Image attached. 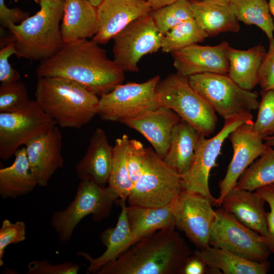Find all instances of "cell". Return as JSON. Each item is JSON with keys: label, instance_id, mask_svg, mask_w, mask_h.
I'll list each match as a JSON object with an SVG mask.
<instances>
[{"label": "cell", "instance_id": "obj_1", "mask_svg": "<svg viewBox=\"0 0 274 274\" xmlns=\"http://www.w3.org/2000/svg\"><path fill=\"white\" fill-rule=\"evenodd\" d=\"M98 44L87 39L64 44L55 55L40 61L37 77L67 78L97 96L109 92L122 84L124 72Z\"/></svg>", "mask_w": 274, "mask_h": 274}, {"label": "cell", "instance_id": "obj_2", "mask_svg": "<svg viewBox=\"0 0 274 274\" xmlns=\"http://www.w3.org/2000/svg\"><path fill=\"white\" fill-rule=\"evenodd\" d=\"M174 222L136 242L95 274H181L193 252Z\"/></svg>", "mask_w": 274, "mask_h": 274}, {"label": "cell", "instance_id": "obj_3", "mask_svg": "<svg viewBox=\"0 0 274 274\" xmlns=\"http://www.w3.org/2000/svg\"><path fill=\"white\" fill-rule=\"evenodd\" d=\"M36 101L61 127L80 128L98 113L97 95L72 80L38 77Z\"/></svg>", "mask_w": 274, "mask_h": 274}, {"label": "cell", "instance_id": "obj_4", "mask_svg": "<svg viewBox=\"0 0 274 274\" xmlns=\"http://www.w3.org/2000/svg\"><path fill=\"white\" fill-rule=\"evenodd\" d=\"M64 0L39 2L40 10L18 24L8 27L13 36L16 55L32 60L48 59L63 47L59 23Z\"/></svg>", "mask_w": 274, "mask_h": 274}, {"label": "cell", "instance_id": "obj_5", "mask_svg": "<svg viewBox=\"0 0 274 274\" xmlns=\"http://www.w3.org/2000/svg\"><path fill=\"white\" fill-rule=\"evenodd\" d=\"M156 93L160 106L170 109L202 135L216 129L217 117L210 105L192 86L187 77L178 73L159 81Z\"/></svg>", "mask_w": 274, "mask_h": 274}, {"label": "cell", "instance_id": "obj_6", "mask_svg": "<svg viewBox=\"0 0 274 274\" xmlns=\"http://www.w3.org/2000/svg\"><path fill=\"white\" fill-rule=\"evenodd\" d=\"M118 199L108 186H100L88 181H80L73 200L63 210L53 212L50 219V225L60 243L67 244L83 218L91 215L95 222L105 219Z\"/></svg>", "mask_w": 274, "mask_h": 274}, {"label": "cell", "instance_id": "obj_7", "mask_svg": "<svg viewBox=\"0 0 274 274\" xmlns=\"http://www.w3.org/2000/svg\"><path fill=\"white\" fill-rule=\"evenodd\" d=\"M182 190L181 175L153 148H146L144 168L127 199L129 206L164 207L171 203Z\"/></svg>", "mask_w": 274, "mask_h": 274}, {"label": "cell", "instance_id": "obj_8", "mask_svg": "<svg viewBox=\"0 0 274 274\" xmlns=\"http://www.w3.org/2000/svg\"><path fill=\"white\" fill-rule=\"evenodd\" d=\"M188 78L193 88L224 119L258 109L257 92L243 88L227 74L203 73Z\"/></svg>", "mask_w": 274, "mask_h": 274}, {"label": "cell", "instance_id": "obj_9", "mask_svg": "<svg viewBox=\"0 0 274 274\" xmlns=\"http://www.w3.org/2000/svg\"><path fill=\"white\" fill-rule=\"evenodd\" d=\"M160 80L156 75L143 83L117 85L100 96L97 115L103 121L121 122L160 107L156 93Z\"/></svg>", "mask_w": 274, "mask_h": 274}, {"label": "cell", "instance_id": "obj_10", "mask_svg": "<svg viewBox=\"0 0 274 274\" xmlns=\"http://www.w3.org/2000/svg\"><path fill=\"white\" fill-rule=\"evenodd\" d=\"M219 132L207 139L200 135L197 142L193 160L188 170L181 175L182 190L201 194L209 198L215 206L216 199L211 193L209 179L216 165L222 146L230 133L240 125L253 122L251 114L227 118Z\"/></svg>", "mask_w": 274, "mask_h": 274}, {"label": "cell", "instance_id": "obj_11", "mask_svg": "<svg viewBox=\"0 0 274 274\" xmlns=\"http://www.w3.org/2000/svg\"><path fill=\"white\" fill-rule=\"evenodd\" d=\"M211 228L210 246L231 252L249 261L261 262L271 253L262 236L238 221L222 207Z\"/></svg>", "mask_w": 274, "mask_h": 274}, {"label": "cell", "instance_id": "obj_12", "mask_svg": "<svg viewBox=\"0 0 274 274\" xmlns=\"http://www.w3.org/2000/svg\"><path fill=\"white\" fill-rule=\"evenodd\" d=\"M163 37L150 14L140 17L113 38V60L124 72H137L143 56L161 49Z\"/></svg>", "mask_w": 274, "mask_h": 274}, {"label": "cell", "instance_id": "obj_13", "mask_svg": "<svg viewBox=\"0 0 274 274\" xmlns=\"http://www.w3.org/2000/svg\"><path fill=\"white\" fill-rule=\"evenodd\" d=\"M56 125L36 100L24 109L0 112V158L9 159L20 146Z\"/></svg>", "mask_w": 274, "mask_h": 274}, {"label": "cell", "instance_id": "obj_14", "mask_svg": "<svg viewBox=\"0 0 274 274\" xmlns=\"http://www.w3.org/2000/svg\"><path fill=\"white\" fill-rule=\"evenodd\" d=\"M212 206L211 200L205 196L184 190L172 202L176 228L199 250L210 246L211 230L217 216Z\"/></svg>", "mask_w": 274, "mask_h": 274}, {"label": "cell", "instance_id": "obj_15", "mask_svg": "<svg viewBox=\"0 0 274 274\" xmlns=\"http://www.w3.org/2000/svg\"><path fill=\"white\" fill-rule=\"evenodd\" d=\"M233 156L224 178L218 183L220 192L215 206L219 207L227 194L235 187L244 171L266 150L265 136L254 130V122L243 123L228 136Z\"/></svg>", "mask_w": 274, "mask_h": 274}, {"label": "cell", "instance_id": "obj_16", "mask_svg": "<svg viewBox=\"0 0 274 274\" xmlns=\"http://www.w3.org/2000/svg\"><path fill=\"white\" fill-rule=\"evenodd\" d=\"M25 150L30 170L40 187H47L53 174L63 166L62 135L56 125L28 141Z\"/></svg>", "mask_w": 274, "mask_h": 274}, {"label": "cell", "instance_id": "obj_17", "mask_svg": "<svg viewBox=\"0 0 274 274\" xmlns=\"http://www.w3.org/2000/svg\"><path fill=\"white\" fill-rule=\"evenodd\" d=\"M229 44L223 41L215 46L194 44L172 53L177 73L185 77L203 73L228 74Z\"/></svg>", "mask_w": 274, "mask_h": 274}, {"label": "cell", "instance_id": "obj_18", "mask_svg": "<svg viewBox=\"0 0 274 274\" xmlns=\"http://www.w3.org/2000/svg\"><path fill=\"white\" fill-rule=\"evenodd\" d=\"M98 31L92 40L107 43L134 20L152 10L146 0H103L96 7Z\"/></svg>", "mask_w": 274, "mask_h": 274}, {"label": "cell", "instance_id": "obj_19", "mask_svg": "<svg viewBox=\"0 0 274 274\" xmlns=\"http://www.w3.org/2000/svg\"><path fill=\"white\" fill-rule=\"evenodd\" d=\"M181 120L170 109L160 106L121 123L142 134L163 159L169 146L173 129Z\"/></svg>", "mask_w": 274, "mask_h": 274}, {"label": "cell", "instance_id": "obj_20", "mask_svg": "<svg viewBox=\"0 0 274 274\" xmlns=\"http://www.w3.org/2000/svg\"><path fill=\"white\" fill-rule=\"evenodd\" d=\"M113 146L105 131L97 128L92 134L85 155L77 163L75 172L80 181H88L105 187L112 165Z\"/></svg>", "mask_w": 274, "mask_h": 274}, {"label": "cell", "instance_id": "obj_21", "mask_svg": "<svg viewBox=\"0 0 274 274\" xmlns=\"http://www.w3.org/2000/svg\"><path fill=\"white\" fill-rule=\"evenodd\" d=\"M265 201L255 191L234 187L223 199L222 207L238 221L263 237L268 233Z\"/></svg>", "mask_w": 274, "mask_h": 274}, {"label": "cell", "instance_id": "obj_22", "mask_svg": "<svg viewBox=\"0 0 274 274\" xmlns=\"http://www.w3.org/2000/svg\"><path fill=\"white\" fill-rule=\"evenodd\" d=\"M125 201L119 199L117 200L121 209L117 224L107 228L100 235L101 243L106 247L105 251L96 258L92 257L85 252L76 253L89 263L86 273L95 274L101 266L117 259L134 244L126 216Z\"/></svg>", "mask_w": 274, "mask_h": 274}, {"label": "cell", "instance_id": "obj_23", "mask_svg": "<svg viewBox=\"0 0 274 274\" xmlns=\"http://www.w3.org/2000/svg\"><path fill=\"white\" fill-rule=\"evenodd\" d=\"M97 8L88 0H64L60 30L64 44L93 37L98 31Z\"/></svg>", "mask_w": 274, "mask_h": 274}, {"label": "cell", "instance_id": "obj_24", "mask_svg": "<svg viewBox=\"0 0 274 274\" xmlns=\"http://www.w3.org/2000/svg\"><path fill=\"white\" fill-rule=\"evenodd\" d=\"M194 19L208 37L239 30L230 0L192 1Z\"/></svg>", "mask_w": 274, "mask_h": 274}, {"label": "cell", "instance_id": "obj_25", "mask_svg": "<svg viewBox=\"0 0 274 274\" xmlns=\"http://www.w3.org/2000/svg\"><path fill=\"white\" fill-rule=\"evenodd\" d=\"M193 254L200 258L215 274H266L270 270L267 260L261 262L249 261L227 250L210 246L196 249Z\"/></svg>", "mask_w": 274, "mask_h": 274}, {"label": "cell", "instance_id": "obj_26", "mask_svg": "<svg viewBox=\"0 0 274 274\" xmlns=\"http://www.w3.org/2000/svg\"><path fill=\"white\" fill-rule=\"evenodd\" d=\"M9 166L0 169V196L3 199H15L33 190L37 185L28 163L25 147L14 154Z\"/></svg>", "mask_w": 274, "mask_h": 274}, {"label": "cell", "instance_id": "obj_27", "mask_svg": "<svg viewBox=\"0 0 274 274\" xmlns=\"http://www.w3.org/2000/svg\"><path fill=\"white\" fill-rule=\"evenodd\" d=\"M266 53L264 46L258 45L247 50L230 46L227 50L229 66L228 76L243 88L251 90L258 84L260 67Z\"/></svg>", "mask_w": 274, "mask_h": 274}, {"label": "cell", "instance_id": "obj_28", "mask_svg": "<svg viewBox=\"0 0 274 274\" xmlns=\"http://www.w3.org/2000/svg\"><path fill=\"white\" fill-rule=\"evenodd\" d=\"M200 135L192 126L181 120L173 129L164 161L180 175L186 173L193 160Z\"/></svg>", "mask_w": 274, "mask_h": 274}, {"label": "cell", "instance_id": "obj_29", "mask_svg": "<svg viewBox=\"0 0 274 274\" xmlns=\"http://www.w3.org/2000/svg\"><path fill=\"white\" fill-rule=\"evenodd\" d=\"M172 204L160 208L126 206V216L134 244L174 222Z\"/></svg>", "mask_w": 274, "mask_h": 274}, {"label": "cell", "instance_id": "obj_30", "mask_svg": "<svg viewBox=\"0 0 274 274\" xmlns=\"http://www.w3.org/2000/svg\"><path fill=\"white\" fill-rule=\"evenodd\" d=\"M129 139L127 135L124 134L115 140L113 146L112 165L108 182V186L119 199L125 201L130 195L133 186L126 158Z\"/></svg>", "mask_w": 274, "mask_h": 274}, {"label": "cell", "instance_id": "obj_31", "mask_svg": "<svg viewBox=\"0 0 274 274\" xmlns=\"http://www.w3.org/2000/svg\"><path fill=\"white\" fill-rule=\"evenodd\" d=\"M233 11L238 21L247 25H255L269 41L274 39V22L266 0H230Z\"/></svg>", "mask_w": 274, "mask_h": 274}, {"label": "cell", "instance_id": "obj_32", "mask_svg": "<svg viewBox=\"0 0 274 274\" xmlns=\"http://www.w3.org/2000/svg\"><path fill=\"white\" fill-rule=\"evenodd\" d=\"M274 183V149L268 146L239 177L236 187L250 191Z\"/></svg>", "mask_w": 274, "mask_h": 274}, {"label": "cell", "instance_id": "obj_33", "mask_svg": "<svg viewBox=\"0 0 274 274\" xmlns=\"http://www.w3.org/2000/svg\"><path fill=\"white\" fill-rule=\"evenodd\" d=\"M208 37L194 18L178 24L163 35L161 49L163 52L173 53Z\"/></svg>", "mask_w": 274, "mask_h": 274}, {"label": "cell", "instance_id": "obj_34", "mask_svg": "<svg viewBox=\"0 0 274 274\" xmlns=\"http://www.w3.org/2000/svg\"><path fill=\"white\" fill-rule=\"evenodd\" d=\"M158 29L164 35L180 23L194 18L191 2L179 0L150 14Z\"/></svg>", "mask_w": 274, "mask_h": 274}, {"label": "cell", "instance_id": "obj_35", "mask_svg": "<svg viewBox=\"0 0 274 274\" xmlns=\"http://www.w3.org/2000/svg\"><path fill=\"white\" fill-rule=\"evenodd\" d=\"M29 99L25 84L17 81L1 84L0 86V112H13L28 107Z\"/></svg>", "mask_w": 274, "mask_h": 274}, {"label": "cell", "instance_id": "obj_36", "mask_svg": "<svg viewBox=\"0 0 274 274\" xmlns=\"http://www.w3.org/2000/svg\"><path fill=\"white\" fill-rule=\"evenodd\" d=\"M254 130L265 137L274 133V90H262Z\"/></svg>", "mask_w": 274, "mask_h": 274}, {"label": "cell", "instance_id": "obj_37", "mask_svg": "<svg viewBox=\"0 0 274 274\" xmlns=\"http://www.w3.org/2000/svg\"><path fill=\"white\" fill-rule=\"evenodd\" d=\"M26 238V225L22 221L14 223L8 219L2 221L0 228V266L4 264L3 257L6 248L11 244H17Z\"/></svg>", "mask_w": 274, "mask_h": 274}, {"label": "cell", "instance_id": "obj_38", "mask_svg": "<svg viewBox=\"0 0 274 274\" xmlns=\"http://www.w3.org/2000/svg\"><path fill=\"white\" fill-rule=\"evenodd\" d=\"M126 158L129 174L134 184L141 175L144 168L146 148L139 141L129 139Z\"/></svg>", "mask_w": 274, "mask_h": 274}, {"label": "cell", "instance_id": "obj_39", "mask_svg": "<svg viewBox=\"0 0 274 274\" xmlns=\"http://www.w3.org/2000/svg\"><path fill=\"white\" fill-rule=\"evenodd\" d=\"M26 274H77L80 269L73 261L52 264L47 260H33L27 265Z\"/></svg>", "mask_w": 274, "mask_h": 274}, {"label": "cell", "instance_id": "obj_40", "mask_svg": "<svg viewBox=\"0 0 274 274\" xmlns=\"http://www.w3.org/2000/svg\"><path fill=\"white\" fill-rule=\"evenodd\" d=\"M255 192L269 206L270 211L267 212L268 233L266 237H262L271 253L274 255V183L258 188Z\"/></svg>", "mask_w": 274, "mask_h": 274}, {"label": "cell", "instance_id": "obj_41", "mask_svg": "<svg viewBox=\"0 0 274 274\" xmlns=\"http://www.w3.org/2000/svg\"><path fill=\"white\" fill-rule=\"evenodd\" d=\"M16 50L13 41L7 44L0 50V82L1 84L11 83L19 81L20 75L9 63L8 58L13 54L16 55Z\"/></svg>", "mask_w": 274, "mask_h": 274}, {"label": "cell", "instance_id": "obj_42", "mask_svg": "<svg viewBox=\"0 0 274 274\" xmlns=\"http://www.w3.org/2000/svg\"><path fill=\"white\" fill-rule=\"evenodd\" d=\"M258 84L262 90H274V39L262 61L258 76Z\"/></svg>", "mask_w": 274, "mask_h": 274}, {"label": "cell", "instance_id": "obj_43", "mask_svg": "<svg viewBox=\"0 0 274 274\" xmlns=\"http://www.w3.org/2000/svg\"><path fill=\"white\" fill-rule=\"evenodd\" d=\"M28 17L26 12L18 8H9L5 0H0V21L4 26L8 28L11 24H19Z\"/></svg>", "mask_w": 274, "mask_h": 274}, {"label": "cell", "instance_id": "obj_44", "mask_svg": "<svg viewBox=\"0 0 274 274\" xmlns=\"http://www.w3.org/2000/svg\"><path fill=\"white\" fill-rule=\"evenodd\" d=\"M181 274H215L214 271L197 256L193 254L187 260Z\"/></svg>", "mask_w": 274, "mask_h": 274}, {"label": "cell", "instance_id": "obj_45", "mask_svg": "<svg viewBox=\"0 0 274 274\" xmlns=\"http://www.w3.org/2000/svg\"><path fill=\"white\" fill-rule=\"evenodd\" d=\"M153 10L159 9L179 0H146Z\"/></svg>", "mask_w": 274, "mask_h": 274}, {"label": "cell", "instance_id": "obj_46", "mask_svg": "<svg viewBox=\"0 0 274 274\" xmlns=\"http://www.w3.org/2000/svg\"><path fill=\"white\" fill-rule=\"evenodd\" d=\"M264 140L266 146L274 148V133L265 136Z\"/></svg>", "mask_w": 274, "mask_h": 274}, {"label": "cell", "instance_id": "obj_47", "mask_svg": "<svg viewBox=\"0 0 274 274\" xmlns=\"http://www.w3.org/2000/svg\"><path fill=\"white\" fill-rule=\"evenodd\" d=\"M268 5L270 12L274 18V0H269Z\"/></svg>", "mask_w": 274, "mask_h": 274}, {"label": "cell", "instance_id": "obj_48", "mask_svg": "<svg viewBox=\"0 0 274 274\" xmlns=\"http://www.w3.org/2000/svg\"><path fill=\"white\" fill-rule=\"evenodd\" d=\"M89 1L93 6L97 7L103 0H88Z\"/></svg>", "mask_w": 274, "mask_h": 274}, {"label": "cell", "instance_id": "obj_49", "mask_svg": "<svg viewBox=\"0 0 274 274\" xmlns=\"http://www.w3.org/2000/svg\"><path fill=\"white\" fill-rule=\"evenodd\" d=\"M46 1H49V2H57L59 0H46Z\"/></svg>", "mask_w": 274, "mask_h": 274}, {"label": "cell", "instance_id": "obj_50", "mask_svg": "<svg viewBox=\"0 0 274 274\" xmlns=\"http://www.w3.org/2000/svg\"><path fill=\"white\" fill-rule=\"evenodd\" d=\"M37 1H39V2H40V1H41V0H37Z\"/></svg>", "mask_w": 274, "mask_h": 274}]
</instances>
